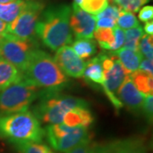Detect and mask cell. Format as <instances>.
Returning a JSON list of instances; mask_svg holds the SVG:
<instances>
[{"label": "cell", "instance_id": "f1b7e54d", "mask_svg": "<svg viewBox=\"0 0 153 153\" xmlns=\"http://www.w3.org/2000/svg\"><path fill=\"white\" fill-rule=\"evenodd\" d=\"M153 96L152 94H148L144 96V101L142 105V111L143 115L146 117L148 122L152 123V111H153Z\"/></svg>", "mask_w": 153, "mask_h": 153}, {"label": "cell", "instance_id": "7c38bea8", "mask_svg": "<svg viewBox=\"0 0 153 153\" xmlns=\"http://www.w3.org/2000/svg\"><path fill=\"white\" fill-rule=\"evenodd\" d=\"M144 96L134 86L129 74L126 76L117 94V97L119 99L123 105H126L134 113L141 111Z\"/></svg>", "mask_w": 153, "mask_h": 153}, {"label": "cell", "instance_id": "d6986e66", "mask_svg": "<svg viewBox=\"0 0 153 153\" xmlns=\"http://www.w3.org/2000/svg\"><path fill=\"white\" fill-rule=\"evenodd\" d=\"M26 0H16L9 4H0V20L7 24L12 22L23 10Z\"/></svg>", "mask_w": 153, "mask_h": 153}, {"label": "cell", "instance_id": "9a60e30c", "mask_svg": "<svg viewBox=\"0 0 153 153\" xmlns=\"http://www.w3.org/2000/svg\"><path fill=\"white\" fill-rule=\"evenodd\" d=\"M22 77V71L7 60L0 58V91L17 82Z\"/></svg>", "mask_w": 153, "mask_h": 153}, {"label": "cell", "instance_id": "44dd1931", "mask_svg": "<svg viewBox=\"0 0 153 153\" xmlns=\"http://www.w3.org/2000/svg\"><path fill=\"white\" fill-rule=\"evenodd\" d=\"M19 153H56L54 149L43 142L13 143Z\"/></svg>", "mask_w": 153, "mask_h": 153}, {"label": "cell", "instance_id": "83f0119b", "mask_svg": "<svg viewBox=\"0 0 153 153\" xmlns=\"http://www.w3.org/2000/svg\"><path fill=\"white\" fill-rule=\"evenodd\" d=\"M120 11L121 9L117 5L108 4L100 13H99L98 15L95 16V18L96 19H99V18H110V19L117 21L118 16H119Z\"/></svg>", "mask_w": 153, "mask_h": 153}, {"label": "cell", "instance_id": "d6a6232c", "mask_svg": "<svg viewBox=\"0 0 153 153\" xmlns=\"http://www.w3.org/2000/svg\"><path fill=\"white\" fill-rule=\"evenodd\" d=\"M117 26V21L110 18L96 19V28H112Z\"/></svg>", "mask_w": 153, "mask_h": 153}, {"label": "cell", "instance_id": "74e56055", "mask_svg": "<svg viewBox=\"0 0 153 153\" xmlns=\"http://www.w3.org/2000/svg\"><path fill=\"white\" fill-rule=\"evenodd\" d=\"M16 0H0V4H9V3H12L15 2Z\"/></svg>", "mask_w": 153, "mask_h": 153}, {"label": "cell", "instance_id": "3957f363", "mask_svg": "<svg viewBox=\"0 0 153 153\" xmlns=\"http://www.w3.org/2000/svg\"><path fill=\"white\" fill-rule=\"evenodd\" d=\"M44 136V129L33 112L26 111L0 114V137L11 144L42 142Z\"/></svg>", "mask_w": 153, "mask_h": 153}, {"label": "cell", "instance_id": "836d02e7", "mask_svg": "<svg viewBox=\"0 0 153 153\" xmlns=\"http://www.w3.org/2000/svg\"><path fill=\"white\" fill-rule=\"evenodd\" d=\"M91 153H115L112 143L104 146H96L92 147Z\"/></svg>", "mask_w": 153, "mask_h": 153}, {"label": "cell", "instance_id": "7402d4cb", "mask_svg": "<svg viewBox=\"0 0 153 153\" xmlns=\"http://www.w3.org/2000/svg\"><path fill=\"white\" fill-rule=\"evenodd\" d=\"M93 38H94L100 48L112 50L114 44V34L112 28H95Z\"/></svg>", "mask_w": 153, "mask_h": 153}, {"label": "cell", "instance_id": "d4e9b609", "mask_svg": "<svg viewBox=\"0 0 153 153\" xmlns=\"http://www.w3.org/2000/svg\"><path fill=\"white\" fill-rule=\"evenodd\" d=\"M108 5V0H82L80 8L91 15H98Z\"/></svg>", "mask_w": 153, "mask_h": 153}, {"label": "cell", "instance_id": "ac0fdd59", "mask_svg": "<svg viewBox=\"0 0 153 153\" xmlns=\"http://www.w3.org/2000/svg\"><path fill=\"white\" fill-rule=\"evenodd\" d=\"M129 76L136 88L143 95L152 94L153 79L152 75L145 71H138L129 74Z\"/></svg>", "mask_w": 153, "mask_h": 153}, {"label": "cell", "instance_id": "4dcf8cb0", "mask_svg": "<svg viewBox=\"0 0 153 153\" xmlns=\"http://www.w3.org/2000/svg\"><path fill=\"white\" fill-rule=\"evenodd\" d=\"M92 147L93 146L91 144V140L89 136L66 153H91Z\"/></svg>", "mask_w": 153, "mask_h": 153}, {"label": "cell", "instance_id": "9c48e42d", "mask_svg": "<svg viewBox=\"0 0 153 153\" xmlns=\"http://www.w3.org/2000/svg\"><path fill=\"white\" fill-rule=\"evenodd\" d=\"M44 4L37 0H26V4L20 15L10 23L7 24L6 33L25 39L35 38L36 25Z\"/></svg>", "mask_w": 153, "mask_h": 153}, {"label": "cell", "instance_id": "603a6c76", "mask_svg": "<svg viewBox=\"0 0 153 153\" xmlns=\"http://www.w3.org/2000/svg\"><path fill=\"white\" fill-rule=\"evenodd\" d=\"M124 34H125V41L123 44L124 48L131 49L134 51H140L139 44L140 38L144 35L143 28L140 26H138L136 27L124 31Z\"/></svg>", "mask_w": 153, "mask_h": 153}, {"label": "cell", "instance_id": "d590c367", "mask_svg": "<svg viewBox=\"0 0 153 153\" xmlns=\"http://www.w3.org/2000/svg\"><path fill=\"white\" fill-rule=\"evenodd\" d=\"M146 34L147 35H152L153 34V22L152 21H150V22H146V25L144 27V30H143Z\"/></svg>", "mask_w": 153, "mask_h": 153}, {"label": "cell", "instance_id": "5bb4252c", "mask_svg": "<svg viewBox=\"0 0 153 153\" xmlns=\"http://www.w3.org/2000/svg\"><path fill=\"white\" fill-rule=\"evenodd\" d=\"M112 54L117 58L128 74H131L138 71L140 64L143 59L142 55L140 51H134L131 49H126L124 47L115 50Z\"/></svg>", "mask_w": 153, "mask_h": 153}, {"label": "cell", "instance_id": "30bf717a", "mask_svg": "<svg viewBox=\"0 0 153 153\" xmlns=\"http://www.w3.org/2000/svg\"><path fill=\"white\" fill-rule=\"evenodd\" d=\"M54 60L66 76L74 78L82 77L87 65V62L79 58L69 45L57 49Z\"/></svg>", "mask_w": 153, "mask_h": 153}, {"label": "cell", "instance_id": "f546056e", "mask_svg": "<svg viewBox=\"0 0 153 153\" xmlns=\"http://www.w3.org/2000/svg\"><path fill=\"white\" fill-rule=\"evenodd\" d=\"M112 31L114 34V44L112 50L115 51L123 46L125 41V34H124V31L117 26H115L114 27H112Z\"/></svg>", "mask_w": 153, "mask_h": 153}, {"label": "cell", "instance_id": "1f68e13d", "mask_svg": "<svg viewBox=\"0 0 153 153\" xmlns=\"http://www.w3.org/2000/svg\"><path fill=\"white\" fill-rule=\"evenodd\" d=\"M139 18L143 22H147L152 21L153 18V7L146 5L144 6L139 12Z\"/></svg>", "mask_w": 153, "mask_h": 153}, {"label": "cell", "instance_id": "8992f818", "mask_svg": "<svg viewBox=\"0 0 153 153\" xmlns=\"http://www.w3.org/2000/svg\"><path fill=\"white\" fill-rule=\"evenodd\" d=\"M37 49L35 38L25 39L8 33L0 36V58L7 60L22 72L26 70L32 53Z\"/></svg>", "mask_w": 153, "mask_h": 153}, {"label": "cell", "instance_id": "484cf974", "mask_svg": "<svg viewBox=\"0 0 153 153\" xmlns=\"http://www.w3.org/2000/svg\"><path fill=\"white\" fill-rule=\"evenodd\" d=\"M139 50L145 59L152 60L153 58V45L152 36L145 34L143 35L139 44Z\"/></svg>", "mask_w": 153, "mask_h": 153}, {"label": "cell", "instance_id": "6da1fadb", "mask_svg": "<svg viewBox=\"0 0 153 153\" xmlns=\"http://www.w3.org/2000/svg\"><path fill=\"white\" fill-rule=\"evenodd\" d=\"M71 13V8L66 4L50 6L41 13L35 33L47 48L56 51L72 43Z\"/></svg>", "mask_w": 153, "mask_h": 153}, {"label": "cell", "instance_id": "e575fe53", "mask_svg": "<svg viewBox=\"0 0 153 153\" xmlns=\"http://www.w3.org/2000/svg\"><path fill=\"white\" fill-rule=\"evenodd\" d=\"M139 70L145 71L146 73H149L151 75H152L153 73V61L152 60H148V59H142L140 66H139Z\"/></svg>", "mask_w": 153, "mask_h": 153}, {"label": "cell", "instance_id": "4fadbf2b", "mask_svg": "<svg viewBox=\"0 0 153 153\" xmlns=\"http://www.w3.org/2000/svg\"><path fill=\"white\" fill-rule=\"evenodd\" d=\"M94 121L92 112L88 108L76 107L67 111L63 117V123L69 127L89 128Z\"/></svg>", "mask_w": 153, "mask_h": 153}, {"label": "cell", "instance_id": "7a4b0ae2", "mask_svg": "<svg viewBox=\"0 0 153 153\" xmlns=\"http://www.w3.org/2000/svg\"><path fill=\"white\" fill-rule=\"evenodd\" d=\"M22 76L36 87L49 90H60L69 81L54 58L39 49L32 53Z\"/></svg>", "mask_w": 153, "mask_h": 153}, {"label": "cell", "instance_id": "8d00e7d4", "mask_svg": "<svg viewBox=\"0 0 153 153\" xmlns=\"http://www.w3.org/2000/svg\"><path fill=\"white\" fill-rule=\"evenodd\" d=\"M7 31V23L0 20V36L4 34Z\"/></svg>", "mask_w": 153, "mask_h": 153}, {"label": "cell", "instance_id": "cb8c5ba5", "mask_svg": "<svg viewBox=\"0 0 153 153\" xmlns=\"http://www.w3.org/2000/svg\"><path fill=\"white\" fill-rule=\"evenodd\" d=\"M117 26L123 30V29L128 30V29L136 27L138 26H140V24L135 16L134 15V13L123 10L121 9L119 16L117 20Z\"/></svg>", "mask_w": 153, "mask_h": 153}, {"label": "cell", "instance_id": "8fae6325", "mask_svg": "<svg viewBox=\"0 0 153 153\" xmlns=\"http://www.w3.org/2000/svg\"><path fill=\"white\" fill-rule=\"evenodd\" d=\"M70 28L76 38H93L96 28L95 16L87 13L76 4L71 7Z\"/></svg>", "mask_w": 153, "mask_h": 153}, {"label": "cell", "instance_id": "2e32d148", "mask_svg": "<svg viewBox=\"0 0 153 153\" xmlns=\"http://www.w3.org/2000/svg\"><path fill=\"white\" fill-rule=\"evenodd\" d=\"M82 76H84V78L88 82H93L94 84H100V85L103 84L104 71L101 64L100 55H97L94 57L93 59L88 60Z\"/></svg>", "mask_w": 153, "mask_h": 153}, {"label": "cell", "instance_id": "e0dca14e", "mask_svg": "<svg viewBox=\"0 0 153 153\" xmlns=\"http://www.w3.org/2000/svg\"><path fill=\"white\" fill-rule=\"evenodd\" d=\"M115 153H147V149L141 139L129 138L112 143Z\"/></svg>", "mask_w": 153, "mask_h": 153}, {"label": "cell", "instance_id": "277c9868", "mask_svg": "<svg viewBox=\"0 0 153 153\" xmlns=\"http://www.w3.org/2000/svg\"><path fill=\"white\" fill-rule=\"evenodd\" d=\"M39 100L34 105L33 115L44 123H61L67 111L76 107L88 108V103L82 99L60 94V90L41 91Z\"/></svg>", "mask_w": 153, "mask_h": 153}, {"label": "cell", "instance_id": "ffe728a7", "mask_svg": "<svg viewBox=\"0 0 153 153\" xmlns=\"http://www.w3.org/2000/svg\"><path fill=\"white\" fill-rule=\"evenodd\" d=\"M72 49L79 58L88 60L96 53V44L92 38H76L72 43Z\"/></svg>", "mask_w": 153, "mask_h": 153}, {"label": "cell", "instance_id": "5b68a950", "mask_svg": "<svg viewBox=\"0 0 153 153\" xmlns=\"http://www.w3.org/2000/svg\"><path fill=\"white\" fill-rule=\"evenodd\" d=\"M39 88L22 76L20 80L0 91V111L16 113L28 111L40 94Z\"/></svg>", "mask_w": 153, "mask_h": 153}, {"label": "cell", "instance_id": "f35d334b", "mask_svg": "<svg viewBox=\"0 0 153 153\" xmlns=\"http://www.w3.org/2000/svg\"><path fill=\"white\" fill-rule=\"evenodd\" d=\"M82 0H74V4H76L78 6H81V4H82Z\"/></svg>", "mask_w": 153, "mask_h": 153}, {"label": "cell", "instance_id": "52a82bcc", "mask_svg": "<svg viewBox=\"0 0 153 153\" xmlns=\"http://www.w3.org/2000/svg\"><path fill=\"white\" fill-rule=\"evenodd\" d=\"M44 135L52 149L66 153L89 137V134L88 128L69 127L61 123L46 127Z\"/></svg>", "mask_w": 153, "mask_h": 153}, {"label": "cell", "instance_id": "ba28073f", "mask_svg": "<svg viewBox=\"0 0 153 153\" xmlns=\"http://www.w3.org/2000/svg\"><path fill=\"white\" fill-rule=\"evenodd\" d=\"M100 55L104 71V82L101 86L111 104L119 110L123 105L117 97V94L128 74L112 53H101Z\"/></svg>", "mask_w": 153, "mask_h": 153}, {"label": "cell", "instance_id": "4316f807", "mask_svg": "<svg viewBox=\"0 0 153 153\" xmlns=\"http://www.w3.org/2000/svg\"><path fill=\"white\" fill-rule=\"evenodd\" d=\"M117 7L123 10L135 13L140 10V7L146 4L149 0H113Z\"/></svg>", "mask_w": 153, "mask_h": 153}]
</instances>
